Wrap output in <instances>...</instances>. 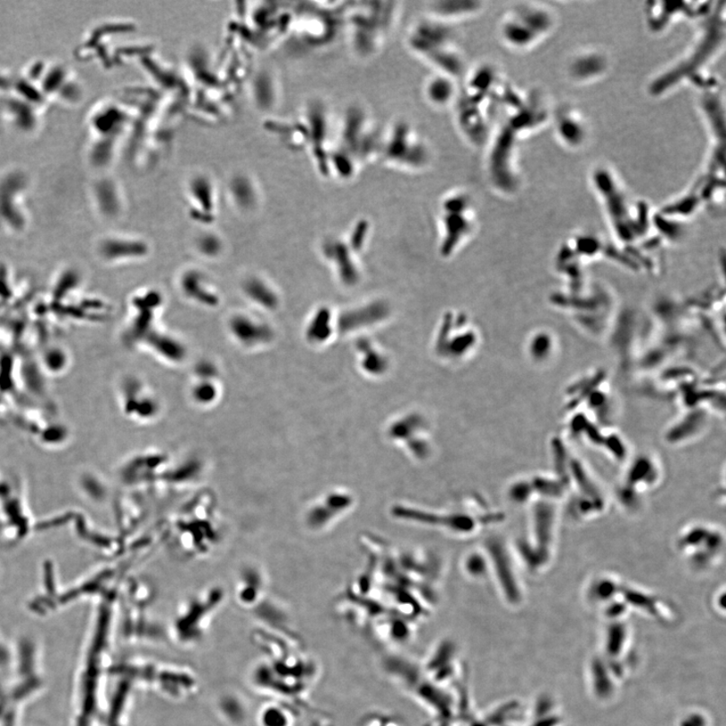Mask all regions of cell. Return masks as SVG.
<instances>
[{"mask_svg": "<svg viewBox=\"0 0 726 726\" xmlns=\"http://www.w3.org/2000/svg\"><path fill=\"white\" fill-rule=\"evenodd\" d=\"M502 93L492 65L484 63L468 68L461 79L452 110L457 130L472 148H485L488 142Z\"/></svg>", "mask_w": 726, "mask_h": 726, "instance_id": "obj_1", "label": "cell"}, {"mask_svg": "<svg viewBox=\"0 0 726 726\" xmlns=\"http://www.w3.org/2000/svg\"><path fill=\"white\" fill-rule=\"evenodd\" d=\"M334 135L328 173L349 182L374 162H379L382 130L363 104H350Z\"/></svg>", "mask_w": 726, "mask_h": 726, "instance_id": "obj_2", "label": "cell"}, {"mask_svg": "<svg viewBox=\"0 0 726 726\" xmlns=\"http://www.w3.org/2000/svg\"><path fill=\"white\" fill-rule=\"evenodd\" d=\"M402 13L395 2L347 3L344 32L350 52L356 59L371 61L385 50Z\"/></svg>", "mask_w": 726, "mask_h": 726, "instance_id": "obj_3", "label": "cell"}, {"mask_svg": "<svg viewBox=\"0 0 726 726\" xmlns=\"http://www.w3.org/2000/svg\"><path fill=\"white\" fill-rule=\"evenodd\" d=\"M406 47L415 58L438 74L461 81L469 68L456 27L426 14L407 30Z\"/></svg>", "mask_w": 726, "mask_h": 726, "instance_id": "obj_4", "label": "cell"}, {"mask_svg": "<svg viewBox=\"0 0 726 726\" xmlns=\"http://www.w3.org/2000/svg\"><path fill=\"white\" fill-rule=\"evenodd\" d=\"M379 161L407 174H422L433 166L435 151L411 121L397 119L382 130Z\"/></svg>", "mask_w": 726, "mask_h": 726, "instance_id": "obj_5", "label": "cell"}, {"mask_svg": "<svg viewBox=\"0 0 726 726\" xmlns=\"http://www.w3.org/2000/svg\"><path fill=\"white\" fill-rule=\"evenodd\" d=\"M724 537L720 529L705 524L685 528L677 541L683 558L693 568H711L723 555Z\"/></svg>", "mask_w": 726, "mask_h": 726, "instance_id": "obj_6", "label": "cell"}, {"mask_svg": "<svg viewBox=\"0 0 726 726\" xmlns=\"http://www.w3.org/2000/svg\"><path fill=\"white\" fill-rule=\"evenodd\" d=\"M662 470L660 464L655 457L652 455H642L636 457L627 468L625 476L624 496L631 493V496L639 494L640 492H647L654 488L660 480Z\"/></svg>", "mask_w": 726, "mask_h": 726, "instance_id": "obj_7", "label": "cell"}, {"mask_svg": "<svg viewBox=\"0 0 726 726\" xmlns=\"http://www.w3.org/2000/svg\"><path fill=\"white\" fill-rule=\"evenodd\" d=\"M484 3L472 0H442L430 3L425 14L456 27L460 22L477 18V15L484 11Z\"/></svg>", "mask_w": 726, "mask_h": 726, "instance_id": "obj_8", "label": "cell"}, {"mask_svg": "<svg viewBox=\"0 0 726 726\" xmlns=\"http://www.w3.org/2000/svg\"><path fill=\"white\" fill-rule=\"evenodd\" d=\"M460 81L433 73L423 86V96L431 108L443 110L453 108L459 92Z\"/></svg>", "mask_w": 726, "mask_h": 726, "instance_id": "obj_9", "label": "cell"}]
</instances>
